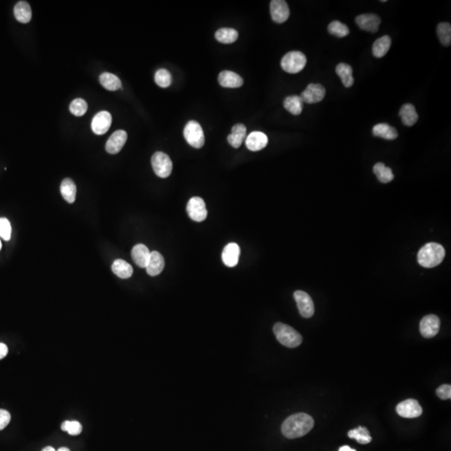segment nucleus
Instances as JSON below:
<instances>
[{
    "label": "nucleus",
    "instance_id": "obj_23",
    "mask_svg": "<svg viewBox=\"0 0 451 451\" xmlns=\"http://www.w3.org/2000/svg\"><path fill=\"white\" fill-rule=\"evenodd\" d=\"M399 116L401 117L404 125L407 126H412L417 122L419 116H418L415 107L412 104H405L401 107L399 111Z\"/></svg>",
    "mask_w": 451,
    "mask_h": 451
},
{
    "label": "nucleus",
    "instance_id": "obj_32",
    "mask_svg": "<svg viewBox=\"0 0 451 451\" xmlns=\"http://www.w3.org/2000/svg\"><path fill=\"white\" fill-rule=\"evenodd\" d=\"M374 173L382 183H388L394 178L392 170L389 167H385V165L381 162L374 165Z\"/></svg>",
    "mask_w": 451,
    "mask_h": 451
},
{
    "label": "nucleus",
    "instance_id": "obj_14",
    "mask_svg": "<svg viewBox=\"0 0 451 451\" xmlns=\"http://www.w3.org/2000/svg\"><path fill=\"white\" fill-rule=\"evenodd\" d=\"M355 22L360 29L365 31L376 33L379 30V27L381 24L380 18L374 14H365L359 15Z\"/></svg>",
    "mask_w": 451,
    "mask_h": 451
},
{
    "label": "nucleus",
    "instance_id": "obj_6",
    "mask_svg": "<svg viewBox=\"0 0 451 451\" xmlns=\"http://www.w3.org/2000/svg\"><path fill=\"white\" fill-rule=\"evenodd\" d=\"M152 165L155 173L161 178H167L172 174V160L168 155L162 152H157L152 157Z\"/></svg>",
    "mask_w": 451,
    "mask_h": 451
},
{
    "label": "nucleus",
    "instance_id": "obj_9",
    "mask_svg": "<svg viewBox=\"0 0 451 451\" xmlns=\"http://www.w3.org/2000/svg\"><path fill=\"white\" fill-rule=\"evenodd\" d=\"M396 411L401 417L413 419L417 418L422 415V407L420 403L415 399H406V400L398 404L396 407Z\"/></svg>",
    "mask_w": 451,
    "mask_h": 451
},
{
    "label": "nucleus",
    "instance_id": "obj_15",
    "mask_svg": "<svg viewBox=\"0 0 451 451\" xmlns=\"http://www.w3.org/2000/svg\"><path fill=\"white\" fill-rule=\"evenodd\" d=\"M127 140V133L123 130H116L107 140L106 150L110 154H117L121 152Z\"/></svg>",
    "mask_w": 451,
    "mask_h": 451
},
{
    "label": "nucleus",
    "instance_id": "obj_8",
    "mask_svg": "<svg viewBox=\"0 0 451 451\" xmlns=\"http://www.w3.org/2000/svg\"><path fill=\"white\" fill-rule=\"evenodd\" d=\"M295 301L297 303V309L302 316L306 319L311 318L314 314V304L311 297L304 291H296L294 292Z\"/></svg>",
    "mask_w": 451,
    "mask_h": 451
},
{
    "label": "nucleus",
    "instance_id": "obj_27",
    "mask_svg": "<svg viewBox=\"0 0 451 451\" xmlns=\"http://www.w3.org/2000/svg\"><path fill=\"white\" fill-rule=\"evenodd\" d=\"M99 82L105 89L111 90V91L118 90L122 86L121 80L116 75H113L111 73L106 72L101 75Z\"/></svg>",
    "mask_w": 451,
    "mask_h": 451
},
{
    "label": "nucleus",
    "instance_id": "obj_16",
    "mask_svg": "<svg viewBox=\"0 0 451 451\" xmlns=\"http://www.w3.org/2000/svg\"><path fill=\"white\" fill-rule=\"evenodd\" d=\"M241 254L240 246L235 242H231L225 246L222 251V259L225 265L233 268L238 263L239 258Z\"/></svg>",
    "mask_w": 451,
    "mask_h": 451
},
{
    "label": "nucleus",
    "instance_id": "obj_34",
    "mask_svg": "<svg viewBox=\"0 0 451 451\" xmlns=\"http://www.w3.org/2000/svg\"><path fill=\"white\" fill-rule=\"evenodd\" d=\"M437 34L439 41L444 46L450 45L451 26L449 23H440L437 26Z\"/></svg>",
    "mask_w": 451,
    "mask_h": 451
},
{
    "label": "nucleus",
    "instance_id": "obj_24",
    "mask_svg": "<svg viewBox=\"0 0 451 451\" xmlns=\"http://www.w3.org/2000/svg\"><path fill=\"white\" fill-rule=\"evenodd\" d=\"M373 134L377 137L383 138L385 140H395L398 137V132L395 128L388 124H377L373 128Z\"/></svg>",
    "mask_w": 451,
    "mask_h": 451
},
{
    "label": "nucleus",
    "instance_id": "obj_11",
    "mask_svg": "<svg viewBox=\"0 0 451 451\" xmlns=\"http://www.w3.org/2000/svg\"><path fill=\"white\" fill-rule=\"evenodd\" d=\"M440 328V320L436 315L430 314L424 317L420 321V331L423 337L431 338L437 335Z\"/></svg>",
    "mask_w": 451,
    "mask_h": 451
},
{
    "label": "nucleus",
    "instance_id": "obj_43",
    "mask_svg": "<svg viewBox=\"0 0 451 451\" xmlns=\"http://www.w3.org/2000/svg\"><path fill=\"white\" fill-rule=\"evenodd\" d=\"M338 451H356L355 449H352V448H350L349 446H347V445H344V446H342L339 448Z\"/></svg>",
    "mask_w": 451,
    "mask_h": 451
},
{
    "label": "nucleus",
    "instance_id": "obj_28",
    "mask_svg": "<svg viewBox=\"0 0 451 451\" xmlns=\"http://www.w3.org/2000/svg\"><path fill=\"white\" fill-rule=\"evenodd\" d=\"M336 73L339 76L343 85L347 88L352 86L355 82L353 77V69L349 65L345 63L338 64L336 67Z\"/></svg>",
    "mask_w": 451,
    "mask_h": 451
},
{
    "label": "nucleus",
    "instance_id": "obj_29",
    "mask_svg": "<svg viewBox=\"0 0 451 451\" xmlns=\"http://www.w3.org/2000/svg\"><path fill=\"white\" fill-rule=\"evenodd\" d=\"M391 46L390 37L388 35L379 38L374 42L373 44V55L376 58H382L384 57L388 51H389Z\"/></svg>",
    "mask_w": 451,
    "mask_h": 451
},
{
    "label": "nucleus",
    "instance_id": "obj_33",
    "mask_svg": "<svg viewBox=\"0 0 451 451\" xmlns=\"http://www.w3.org/2000/svg\"><path fill=\"white\" fill-rule=\"evenodd\" d=\"M347 435L351 439H356L360 444H369L372 441V437L370 436L369 430H367L366 428L361 426L355 430H350L347 433Z\"/></svg>",
    "mask_w": 451,
    "mask_h": 451
},
{
    "label": "nucleus",
    "instance_id": "obj_1",
    "mask_svg": "<svg viewBox=\"0 0 451 451\" xmlns=\"http://www.w3.org/2000/svg\"><path fill=\"white\" fill-rule=\"evenodd\" d=\"M314 426L312 416L305 413H298L286 419L282 425V433L287 439H297L311 431Z\"/></svg>",
    "mask_w": 451,
    "mask_h": 451
},
{
    "label": "nucleus",
    "instance_id": "obj_38",
    "mask_svg": "<svg viewBox=\"0 0 451 451\" xmlns=\"http://www.w3.org/2000/svg\"><path fill=\"white\" fill-rule=\"evenodd\" d=\"M61 430L68 432L70 435H79L82 432V425L78 421L66 420L61 425Z\"/></svg>",
    "mask_w": 451,
    "mask_h": 451
},
{
    "label": "nucleus",
    "instance_id": "obj_39",
    "mask_svg": "<svg viewBox=\"0 0 451 451\" xmlns=\"http://www.w3.org/2000/svg\"><path fill=\"white\" fill-rule=\"evenodd\" d=\"M11 232H12V228H11L10 221L5 217H1L0 218V236L5 241H10L11 238Z\"/></svg>",
    "mask_w": 451,
    "mask_h": 451
},
{
    "label": "nucleus",
    "instance_id": "obj_40",
    "mask_svg": "<svg viewBox=\"0 0 451 451\" xmlns=\"http://www.w3.org/2000/svg\"><path fill=\"white\" fill-rule=\"evenodd\" d=\"M437 395L441 399H449L451 398V386L449 384H443L437 388Z\"/></svg>",
    "mask_w": 451,
    "mask_h": 451
},
{
    "label": "nucleus",
    "instance_id": "obj_13",
    "mask_svg": "<svg viewBox=\"0 0 451 451\" xmlns=\"http://www.w3.org/2000/svg\"><path fill=\"white\" fill-rule=\"evenodd\" d=\"M112 117L108 111H101L92 120L91 129L96 135H104L111 128Z\"/></svg>",
    "mask_w": 451,
    "mask_h": 451
},
{
    "label": "nucleus",
    "instance_id": "obj_3",
    "mask_svg": "<svg viewBox=\"0 0 451 451\" xmlns=\"http://www.w3.org/2000/svg\"><path fill=\"white\" fill-rule=\"evenodd\" d=\"M273 333L281 344L285 347H297L303 342V338L297 331L291 326L282 323H277L273 326Z\"/></svg>",
    "mask_w": 451,
    "mask_h": 451
},
{
    "label": "nucleus",
    "instance_id": "obj_22",
    "mask_svg": "<svg viewBox=\"0 0 451 451\" xmlns=\"http://www.w3.org/2000/svg\"><path fill=\"white\" fill-rule=\"evenodd\" d=\"M14 14L15 19L22 24H27L31 20V7L26 1L18 2L14 9Z\"/></svg>",
    "mask_w": 451,
    "mask_h": 451
},
{
    "label": "nucleus",
    "instance_id": "obj_42",
    "mask_svg": "<svg viewBox=\"0 0 451 451\" xmlns=\"http://www.w3.org/2000/svg\"><path fill=\"white\" fill-rule=\"evenodd\" d=\"M8 355V347L5 343H0V360Z\"/></svg>",
    "mask_w": 451,
    "mask_h": 451
},
{
    "label": "nucleus",
    "instance_id": "obj_35",
    "mask_svg": "<svg viewBox=\"0 0 451 451\" xmlns=\"http://www.w3.org/2000/svg\"><path fill=\"white\" fill-rule=\"evenodd\" d=\"M328 30L331 34L338 38H343L349 34V29L347 25L339 21L331 22L328 25Z\"/></svg>",
    "mask_w": 451,
    "mask_h": 451
},
{
    "label": "nucleus",
    "instance_id": "obj_26",
    "mask_svg": "<svg viewBox=\"0 0 451 451\" xmlns=\"http://www.w3.org/2000/svg\"><path fill=\"white\" fill-rule=\"evenodd\" d=\"M61 195L68 203H74L76 196V186L70 178L64 179L61 185Z\"/></svg>",
    "mask_w": 451,
    "mask_h": 451
},
{
    "label": "nucleus",
    "instance_id": "obj_45",
    "mask_svg": "<svg viewBox=\"0 0 451 451\" xmlns=\"http://www.w3.org/2000/svg\"><path fill=\"white\" fill-rule=\"evenodd\" d=\"M57 451H70V449L67 448V447H61Z\"/></svg>",
    "mask_w": 451,
    "mask_h": 451
},
{
    "label": "nucleus",
    "instance_id": "obj_46",
    "mask_svg": "<svg viewBox=\"0 0 451 451\" xmlns=\"http://www.w3.org/2000/svg\"><path fill=\"white\" fill-rule=\"evenodd\" d=\"M1 247H2V244H1V241H0V250H1Z\"/></svg>",
    "mask_w": 451,
    "mask_h": 451
},
{
    "label": "nucleus",
    "instance_id": "obj_41",
    "mask_svg": "<svg viewBox=\"0 0 451 451\" xmlns=\"http://www.w3.org/2000/svg\"><path fill=\"white\" fill-rule=\"evenodd\" d=\"M11 420V415L7 410H0V430H4Z\"/></svg>",
    "mask_w": 451,
    "mask_h": 451
},
{
    "label": "nucleus",
    "instance_id": "obj_17",
    "mask_svg": "<svg viewBox=\"0 0 451 451\" xmlns=\"http://www.w3.org/2000/svg\"><path fill=\"white\" fill-rule=\"evenodd\" d=\"M246 146L252 152L263 150L268 145V138L266 134L261 131L250 133L246 138Z\"/></svg>",
    "mask_w": 451,
    "mask_h": 451
},
{
    "label": "nucleus",
    "instance_id": "obj_12",
    "mask_svg": "<svg viewBox=\"0 0 451 451\" xmlns=\"http://www.w3.org/2000/svg\"><path fill=\"white\" fill-rule=\"evenodd\" d=\"M271 16L273 21L282 24L289 18L290 10L284 0H273L270 3Z\"/></svg>",
    "mask_w": 451,
    "mask_h": 451
},
{
    "label": "nucleus",
    "instance_id": "obj_20",
    "mask_svg": "<svg viewBox=\"0 0 451 451\" xmlns=\"http://www.w3.org/2000/svg\"><path fill=\"white\" fill-rule=\"evenodd\" d=\"M165 268L164 258L157 251L151 252L150 259L146 266V272L152 277L159 275Z\"/></svg>",
    "mask_w": 451,
    "mask_h": 451
},
{
    "label": "nucleus",
    "instance_id": "obj_18",
    "mask_svg": "<svg viewBox=\"0 0 451 451\" xmlns=\"http://www.w3.org/2000/svg\"><path fill=\"white\" fill-rule=\"evenodd\" d=\"M218 82L225 88H239L243 85V80L240 75L230 70H223L218 75Z\"/></svg>",
    "mask_w": 451,
    "mask_h": 451
},
{
    "label": "nucleus",
    "instance_id": "obj_5",
    "mask_svg": "<svg viewBox=\"0 0 451 451\" xmlns=\"http://www.w3.org/2000/svg\"><path fill=\"white\" fill-rule=\"evenodd\" d=\"M184 137L192 147L202 148L205 143V136L200 124L195 121H189L184 128Z\"/></svg>",
    "mask_w": 451,
    "mask_h": 451
},
{
    "label": "nucleus",
    "instance_id": "obj_44",
    "mask_svg": "<svg viewBox=\"0 0 451 451\" xmlns=\"http://www.w3.org/2000/svg\"><path fill=\"white\" fill-rule=\"evenodd\" d=\"M42 451H56V449H54L53 447L51 446H46L42 449Z\"/></svg>",
    "mask_w": 451,
    "mask_h": 451
},
{
    "label": "nucleus",
    "instance_id": "obj_21",
    "mask_svg": "<svg viewBox=\"0 0 451 451\" xmlns=\"http://www.w3.org/2000/svg\"><path fill=\"white\" fill-rule=\"evenodd\" d=\"M246 128L243 124H236L232 126V133L227 136V141L232 147L239 148L246 140Z\"/></svg>",
    "mask_w": 451,
    "mask_h": 451
},
{
    "label": "nucleus",
    "instance_id": "obj_2",
    "mask_svg": "<svg viewBox=\"0 0 451 451\" xmlns=\"http://www.w3.org/2000/svg\"><path fill=\"white\" fill-rule=\"evenodd\" d=\"M444 256L445 251L440 244L430 242L425 245L419 251L418 263L424 268H434L442 263Z\"/></svg>",
    "mask_w": 451,
    "mask_h": 451
},
{
    "label": "nucleus",
    "instance_id": "obj_25",
    "mask_svg": "<svg viewBox=\"0 0 451 451\" xmlns=\"http://www.w3.org/2000/svg\"><path fill=\"white\" fill-rule=\"evenodd\" d=\"M111 268L113 273L122 279L130 278L133 274V268L131 265L122 259L115 261Z\"/></svg>",
    "mask_w": 451,
    "mask_h": 451
},
{
    "label": "nucleus",
    "instance_id": "obj_31",
    "mask_svg": "<svg viewBox=\"0 0 451 451\" xmlns=\"http://www.w3.org/2000/svg\"><path fill=\"white\" fill-rule=\"evenodd\" d=\"M216 39L222 43H232L238 38V33L236 29L222 28L216 32Z\"/></svg>",
    "mask_w": 451,
    "mask_h": 451
},
{
    "label": "nucleus",
    "instance_id": "obj_4",
    "mask_svg": "<svg viewBox=\"0 0 451 451\" xmlns=\"http://www.w3.org/2000/svg\"><path fill=\"white\" fill-rule=\"evenodd\" d=\"M307 58L300 51H291L286 54L281 61L282 70L289 74H297L306 66Z\"/></svg>",
    "mask_w": 451,
    "mask_h": 451
},
{
    "label": "nucleus",
    "instance_id": "obj_30",
    "mask_svg": "<svg viewBox=\"0 0 451 451\" xmlns=\"http://www.w3.org/2000/svg\"><path fill=\"white\" fill-rule=\"evenodd\" d=\"M283 107L289 113L294 116H298L302 113L304 108V102L298 95L287 96L283 102Z\"/></svg>",
    "mask_w": 451,
    "mask_h": 451
},
{
    "label": "nucleus",
    "instance_id": "obj_19",
    "mask_svg": "<svg viewBox=\"0 0 451 451\" xmlns=\"http://www.w3.org/2000/svg\"><path fill=\"white\" fill-rule=\"evenodd\" d=\"M151 252L144 244H137L133 247L131 257L135 264L140 268H146L150 259Z\"/></svg>",
    "mask_w": 451,
    "mask_h": 451
},
{
    "label": "nucleus",
    "instance_id": "obj_10",
    "mask_svg": "<svg viewBox=\"0 0 451 451\" xmlns=\"http://www.w3.org/2000/svg\"><path fill=\"white\" fill-rule=\"evenodd\" d=\"M326 89L320 84H310L302 93V101L308 104H316L323 101L325 96Z\"/></svg>",
    "mask_w": 451,
    "mask_h": 451
},
{
    "label": "nucleus",
    "instance_id": "obj_36",
    "mask_svg": "<svg viewBox=\"0 0 451 451\" xmlns=\"http://www.w3.org/2000/svg\"><path fill=\"white\" fill-rule=\"evenodd\" d=\"M155 81L158 86L162 87V88H167L172 84V75L168 70L161 69L156 72Z\"/></svg>",
    "mask_w": 451,
    "mask_h": 451
},
{
    "label": "nucleus",
    "instance_id": "obj_37",
    "mask_svg": "<svg viewBox=\"0 0 451 451\" xmlns=\"http://www.w3.org/2000/svg\"><path fill=\"white\" fill-rule=\"evenodd\" d=\"M88 105L85 99H75L71 102L70 106V111L75 116H82L86 113Z\"/></svg>",
    "mask_w": 451,
    "mask_h": 451
},
{
    "label": "nucleus",
    "instance_id": "obj_7",
    "mask_svg": "<svg viewBox=\"0 0 451 451\" xmlns=\"http://www.w3.org/2000/svg\"><path fill=\"white\" fill-rule=\"evenodd\" d=\"M186 212L191 220L195 222H203L208 217V210L203 198L194 196L187 203Z\"/></svg>",
    "mask_w": 451,
    "mask_h": 451
}]
</instances>
